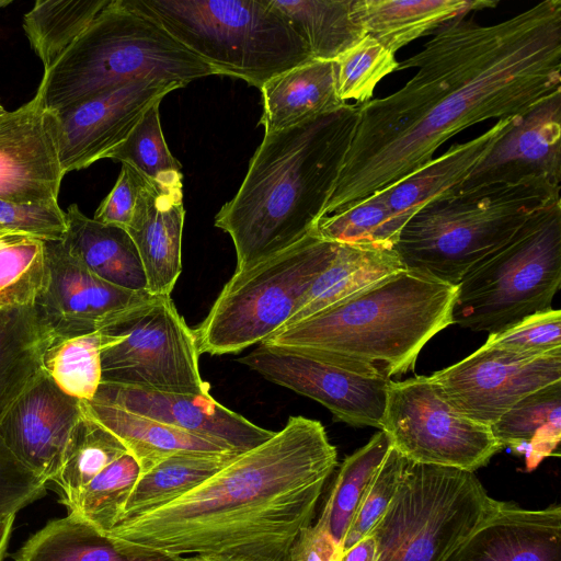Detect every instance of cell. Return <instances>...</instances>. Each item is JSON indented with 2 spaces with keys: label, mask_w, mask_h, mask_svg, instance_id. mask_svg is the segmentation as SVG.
Wrapping results in <instances>:
<instances>
[{
  "label": "cell",
  "mask_w": 561,
  "mask_h": 561,
  "mask_svg": "<svg viewBox=\"0 0 561 561\" xmlns=\"http://www.w3.org/2000/svg\"><path fill=\"white\" fill-rule=\"evenodd\" d=\"M466 16L443 24L419 53L399 61L398 70L417 68L401 89L355 104L322 217L413 174L459 131L522 117L561 91V0L493 25Z\"/></svg>",
  "instance_id": "1"
},
{
  "label": "cell",
  "mask_w": 561,
  "mask_h": 561,
  "mask_svg": "<svg viewBox=\"0 0 561 561\" xmlns=\"http://www.w3.org/2000/svg\"><path fill=\"white\" fill-rule=\"evenodd\" d=\"M337 465L324 426L301 415L183 496L115 525L111 537L173 556L282 561L311 524Z\"/></svg>",
  "instance_id": "2"
},
{
  "label": "cell",
  "mask_w": 561,
  "mask_h": 561,
  "mask_svg": "<svg viewBox=\"0 0 561 561\" xmlns=\"http://www.w3.org/2000/svg\"><path fill=\"white\" fill-rule=\"evenodd\" d=\"M355 104L264 134L237 194L215 217L241 271L309 234L322 211L354 122Z\"/></svg>",
  "instance_id": "3"
},
{
  "label": "cell",
  "mask_w": 561,
  "mask_h": 561,
  "mask_svg": "<svg viewBox=\"0 0 561 561\" xmlns=\"http://www.w3.org/2000/svg\"><path fill=\"white\" fill-rule=\"evenodd\" d=\"M456 290L402 268L261 343L364 377L392 380L413 369L425 344L453 324Z\"/></svg>",
  "instance_id": "4"
},
{
  "label": "cell",
  "mask_w": 561,
  "mask_h": 561,
  "mask_svg": "<svg viewBox=\"0 0 561 561\" xmlns=\"http://www.w3.org/2000/svg\"><path fill=\"white\" fill-rule=\"evenodd\" d=\"M542 181L455 188L420 208L393 248L405 270L457 286L530 219L561 203Z\"/></svg>",
  "instance_id": "5"
},
{
  "label": "cell",
  "mask_w": 561,
  "mask_h": 561,
  "mask_svg": "<svg viewBox=\"0 0 561 561\" xmlns=\"http://www.w3.org/2000/svg\"><path fill=\"white\" fill-rule=\"evenodd\" d=\"M216 75L131 0H110L87 30L44 71L36 95L59 111L130 81L187 84Z\"/></svg>",
  "instance_id": "6"
},
{
  "label": "cell",
  "mask_w": 561,
  "mask_h": 561,
  "mask_svg": "<svg viewBox=\"0 0 561 561\" xmlns=\"http://www.w3.org/2000/svg\"><path fill=\"white\" fill-rule=\"evenodd\" d=\"M216 75L261 88L312 59L270 0H131Z\"/></svg>",
  "instance_id": "7"
},
{
  "label": "cell",
  "mask_w": 561,
  "mask_h": 561,
  "mask_svg": "<svg viewBox=\"0 0 561 561\" xmlns=\"http://www.w3.org/2000/svg\"><path fill=\"white\" fill-rule=\"evenodd\" d=\"M561 285V203L530 219L457 285L453 324L496 333L552 308Z\"/></svg>",
  "instance_id": "8"
},
{
  "label": "cell",
  "mask_w": 561,
  "mask_h": 561,
  "mask_svg": "<svg viewBox=\"0 0 561 561\" xmlns=\"http://www.w3.org/2000/svg\"><path fill=\"white\" fill-rule=\"evenodd\" d=\"M337 244L311 231L289 248L236 271L193 330L199 354H236L285 327Z\"/></svg>",
  "instance_id": "9"
},
{
  "label": "cell",
  "mask_w": 561,
  "mask_h": 561,
  "mask_svg": "<svg viewBox=\"0 0 561 561\" xmlns=\"http://www.w3.org/2000/svg\"><path fill=\"white\" fill-rule=\"evenodd\" d=\"M497 502L474 472L408 460L388 510L369 534L376 561H445Z\"/></svg>",
  "instance_id": "10"
},
{
  "label": "cell",
  "mask_w": 561,
  "mask_h": 561,
  "mask_svg": "<svg viewBox=\"0 0 561 561\" xmlns=\"http://www.w3.org/2000/svg\"><path fill=\"white\" fill-rule=\"evenodd\" d=\"M100 332L101 382L209 394L195 334L171 296H152Z\"/></svg>",
  "instance_id": "11"
},
{
  "label": "cell",
  "mask_w": 561,
  "mask_h": 561,
  "mask_svg": "<svg viewBox=\"0 0 561 561\" xmlns=\"http://www.w3.org/2000/svg\"><path fill=\"white\" fill-rule=\"evenodd\" d=\"M379 430L412 462L470 472L503 449L489 425L456 411L426 376L389 381Z\"/></svg>",
  "instance_id": "12"
},
{
  "label": "cell",
  "mask_w": 561,
  "mask_h": 561,
  "mask_svg": "<svg viewBox=\"0 0 561 561\" xmlns=\"http://www.w3.org/2000/svg\"><path fill=\"white\" fill-rule=\"evenodd\" d=\"M428 379L456 411L491 426L526 396L561 380V353L527 355L483 344Z\"/></svg>",
  "instance_id": "13"
},
{
  "label": "cell",
  "mask_w": 561,
  "mask_h": 561,
  "mask_svg": "<svg viewBox=\"0 0 561 561\" xmlns=\"http://www.w3.org/2000/svg\"><path fill=\"white\" fill-rule=\"evenodd\" d=\"M238 362L266 380L321 403L337 421L380 428L390 380L356 375L263 343Z\"/></svg>",
  "instance_id": "14"
},
{
  "label": "cell",
  "mask_w": 561,
  "mask_h": 561,
  "mask_svg": "<svg viewBox=\"0 0 561 561\" xmlns=\"http://www.w3.org/2000/svg\"><path fill=\"white\" fill-rule=\"evenodd\" d=\"M183 87L176 81L144 78L55 111L62 173L107 158L151 105Z\"/></svg>",
  "instance_id": "15"
},
{
  "label": "cell",
  "mask_w": 561,
  "mask_h": 561,
  "mask_svg": "<svg viewBox=\"0 0 561 561\" xmlns=\"http://www.w3.org/2000/svg\"><path fill=\"white\" fill-rule=\"evenodd\" d=\"M45 245L48 283L35 307L55 339L102 331L152 297L100 278L62 241H45Z\"/></svg>",
  "instance_id": "16"
},
{
  "label": "cell",
  "mask_w": 561,
  "mask_h": 561,
  "mask_svg": "<svg viewBox=\"0 0 561 561\" xmlns=\"http://www.w3.org/2000/svg\"><path fill=\"white\" fill-rule=\"evenodd\" d=\"M64 173L58 157V122L38 96L0 114V201H57Z\"/></svg>",
  "instance_id": "17"
},
{
  "label": "cell",
  "mask_w": 561,
  "mask_h": 561,
  "mask_svg": "<svg viewBox=\"0 0 561 561\" xmlns=\"http://www.w3.org/2000/svg\"><path fill=\"white\" fill-rule=\"evenodd\" d=\"M93 399L211 440L239 454L261 445L274 434L222 405L210 394L164 392L101 382Z\"/></svg>",
  "instance_id": "18"
},
{
  "label": "cell",
  "mask_w": 561,
  "mask_h": 561,
  "mask_svg": "<svg viewBox=\"0 0 561 561\" xmlns=\"http://www.w3.org/2000/svg\"><path fill=\"white\" fill-rule=\"evenodd\" d=\"M82 416V401L61 391L43 371L4 415L0 435L13 456L48 483Z\"/></svg>",
  "instance_id": "19"
},
{
  "label": "cell",
  "mask_w": 561,
  "mask_h": 561,
  "mask_svg": "<svg viewBox=\"0 0 561 561\" xmlns=\"http://www.w3.org/2000/svg\"><path fill=\"white\" fill-rule=\"evenodd\" d=\"M533 180L561 188V91L518 117L456 188Z\"/></svg>",
  "instance_id": "20"
},
{
  "label": "cell",
  "mask_w": 561,
  "mask_h": 561,
  "mask_svg": "<svg viewBox=\"0 0 561 561\" xmlns=\"http://www.w3.org/2000/svg\"><path fill=\"white\" fill-rule=\"evenodd\" d=\"M184 217L182 176L148 180L125 230L136 247L151 296H171L181 275Z\"/></svg>",
  "instance_id": "21"
},
{
  "label": "cell",
  "mask_w": 561,
  "mask_h": 561,
  "mask_svg": "<svg viewBox=\"0 0 561 561\" xmlns=\"http://www.w3.org/2000/svg\"><path fill=\"white\" fill-rule=\"evenodd\" d=\"M445 561H561V507L497 502Z\"/></svg>",
  "instance_id": "22"
},
{
  "label": "cell",
  "mask_w": 561,
  "mask_h": 561,
  "mask_svg": "<svg viewBox=\"0 0 561 561\" xmlns=\"http://www.w3.org/2000/svg\"><path fill=\"white\" fill-rule=\"evenodd\" d=\"M517 118L499 119L480 136L451 145L413 174L377 193L396 216L408 222L420 208L462 183Z\"/></svg>",
  "instance_id": "23"
},
{
  "label": "cell",
  "mask_w": 561,
  "mask_h": 561,
  "mask_svg": "<svg viewBox=\"0 0 561 561\" xmlns=\"http://www.w3.org/2000/svg\"><path fill=\"white\" fill-rule=\"evenodd\" d=\"M265 134L277 133L334 113L347 103L339 99L333 61L311 59L284 71L261 88Z\"/></svg>",
  "instance_id": "24"
},
{
  "label": "cell",
  "mask_w": 561,
  "mask_h": 561,
  "mask_svg": "<svg viewBox=\"0 0 561 561\" xmlns=\"http://www.w3.org/2000/svg\"><path fill=\"white\" fill-rule=\"evenodd\" d=\"M497 4V0H353L352 12L366 35L396 54L459 15Z\"/></svg>",
  "instance_id": "25"
},
{
  "label": "cell",
  "mask_w": 561,
  "mask_h": 561,
  "mask_svg": "<svg viewBox=\"0 0 561 561\" xmlns=\"http://www.w3.org/2000/svg\"><path fill=\"white\" fill-rule=\"evenodd\" d=\"M66 218L61 241L89 271L115 286L147 291L138 252L125 229L87 217L76 204L68 207Z\"/></svg>",
  "instance_id": "26"
},
{
  "label": "cell",
  "mask_w": 561,
  "mask_h": 561,
  "mask_svg": "<svg viewBox=\"0 0 561 561\" xmlns=\"http://www.w3.org/2000/svg\"><path fill=\"white\" fill-rule=\"evenodd\" d=\"M129 546L70 515L46 524L13 554L14 561H174Z\"/></svg>",
  "instance_id": "27"
},
{
  "label": "cell",
  "mask_w": 561,
  "mask_h": 561,
  "mask_svg": "<svg viewBox=\"0 0 561 561\" xmlns=\"http://www.w3.org/2000/svg\"><path fill=\"white\" fill-rule=\"evenodd\" d=\"M82 407L91 419L122 442L137 461L140 474L176 453L230 451L211 440L117 405L92 399L91 401H82Z\"/></svg>",
  "instance_id": "28"
},
{
  "label": "cell",
  "mask_w": 561,
  "mask_h": 561,
  "mask_svg": "<svg viewBox=\"0 0 561 561\" xmlns=\"http://www.w3.org/2000/svg\"><path fill=\"white\" fill-rule=\"evenodd\" d=\"M54 339L36 307L0 310V422L44 371Z\"/></svg>",
  "instance_id": "29"
},
{
  "label": "cell",
  "mask_w": 561,
  "mask_h": 561,
  "mask_svg": "<svg viewBox=\"0 0 561 561\" xmlns=\"http://www.w3.org/2000/svg\"><path fill=\"white\" fill-rule=\"evenodd\" d=\"M402 268L394 250L339 243L332 261L309 287L286 325L301 321Z\"/></svg>",
  "instance_id": "30"
},
{
  "label": "cell",
  "mask_w": 561,
  "mask_h": 561,
  "mask_svg": "<svg viewBox=\"0 0 561 561\" xmlns=\"http://www.w3.org/2000/svg\"><path fill=\"white\" fill-rule=\"evenodd\" d=\"M490 427L503 448L523 455L534 470L561 439V380L526 396Z\"/></svg>",
  "instance_id": "31"
},
{
  "label": "cell",
  "mask_w": 561,
  "mask_h": 561,
  "mask_svg": "<svg viewBox=\"0 0 561 561\" xmlns=\"http://www.w3.org/2000/svg\"><path fill=\"white\" fill-rule=\"evenodd\" d=\"M238 455L239 453L233 451H181L169 456L139 476L125 502L118 523L183 496L230 463Z\"/></svg>",
  "instance_id": "32"
},
{
  "label": "cell",
  "mask_w": 561,
  "mask_h": 561,
  "mask_svg": "<svg viewBox=\"0 0 561 561\" xmlns=\"http://www.w3.org/2000/svg\"><path fill=\"white\" fill-rule=\"evenodd\" d=\"M306 43L312 59L335 60L366 36L353 0H270Z\"/></svg>",
  "instance_id": "33"
},
{
  "label": "cell",
  "mask_w": 561,
  "mask_h": 561,
  "mask_svg": "<svg viewBox=\"0 0 561 561\" xmlns=\"http://www.w3.org/2000/svg\"><path fill=\"white\" fill-rule=\"evenodd\" d=\"M390 447L388 435L379 431L342 462L317 520L328 531L337 550Z\"/></svg>",
  "instance_id": "34"
},
{
  "label": "cell",
  "mask_w": 561,
  "mask_h": 561,
  "mask_svg": "<svg viewBox=\"0 0 561 561\" xmlns=\"http://www.w3.org/2000/svg\"><path fill=\"white\" fill-rule=\"evenodd\" d=\"M110 0H37L23 18L32 49L49 69L87 30Z\"/></svg>",
  "instance_id": "35"
},
{
  "label": "cell",
  "mask_w": 561,
  "mask_h": 561,
  "mask_svg": "<svg viewBox=\"0 0 561 561\" xmlns=\"http://www.w3.org/2000/svg\"><path fill=\"white\" fill-rule=\"evenodd\" d=\"M83 409V407H82ZM128 453L122 442L84 411L64 451L55 483L67 505L76 494L111 462Z\"/></svg>",
  "instance_id": "36"
},
{
  "label": "cell",
  "mask_w": 561,
  "mask_h": 561,
  "mask_svg": "<svg viewBox=\"0 0 561 561\" xmlns=\"http://www.w3.org/2000/svg\"><path fill=\"white\" fill-rule=\"evenodd\" d=\"M48 274L44 240L21 234L0 237V310L35 307Z\"/></svg>",
  "instance_id": "37"
},
{
  "label": "cell",
  "mask_w": 561,
  "mask_h": 561,
  "mask_svg": "<svg viewBox=\"0 0 561 561\" xmlns=\"http://www.w3.org/2000/svg\"><path fill=\"white\" fill-rule=\"evenodd\" d=\"M405 224L376 193L341 213L320 218L312 231L331 242L393 250Z\"/></svg>",
  "instance_id": "38"
},
{
  "label": "cell",
  "mask_w": 561,
  "mask_h": 561,
  "mask_svg": "<svg viewBox=\"0 0 561 561\" xmlns=\"http://www.w3.org/2000/svg\"><path fill=\"white\" fill-rule=\"evenodd\" d=\"M139 476L140 468L134 457L129 453L122 455L79 490L66 505L68 515L110 533L118 523Z\"/></svg>",
  "instance_id": "39"
},
{
  "label": "cell",
  "mask_w": 561,
  "mask_h": 561,
  "mask_svg": "<svg viewBox=\"0 0 561 561\" xmlns=\"http://www.w3.org/2000/svg\"><path fill=\"white\" fill-rule=\"evenodd\" d=\"M43 369L68 396L91 401L102 381L101 332L54 339L44 353Z\"/></svg>",
  "instance_id": "40"
},
{
  "label": "cell",
  "mask_w": 561,
  "mask_h": 561,
  "mask_svg": "<svg viewBox=\"0 0 561 561\" xmlns=\"http://www.w3.org/2000/svg\"><path fill=\"white\" fill-rule=\"evenodd\" d=\"M160 103L151 105L131 129L127 138L107 158L127 163L151 181L163 182L182 176L181 163L165 142Z\"/></svg>",
  "instance_id": "41"
},
{
  "label": "cell",
  "mask_w": 561,
  "mask_h": 561,
  "mask_svg": "<svg viewBox=\"0 0 561 561\" xmlns=\"http://www.w3.org/2000/svg\"><path fill=\"white\" fill-rule=\"evenodd\" d=\"M333 64L339 99L346 103L352 99L356 104L371 100L377 84L399 67L394 54L369 35L341 54Z\"/></svg>",
  "instance_id": "42"
},
{
  "label": "cell",
  "mask_w": 561,
  "mask_h": 561,
  "mask_svg": "<svg viewBox=\"0 0 561 561\" xmlns=\"http://www.w3.org/2000/svg\"><path fill=\"white\" fill-rule=\"evenodd\" d=\"M407 463L408 459L391 446L371 480L343 540L339 545V554L373 531L388 510Z\"/></svg>",
  "instance_id": "43"
},
{
  "label": "cell",
  "mask_w": 561,
  "mask_h": 561,
  "mask_svg": "<svg viewBox=\"0 0 561 561\" xmlns=\"http://www.w3.org/2000/svg\"><path fill=\"white\" fill-rule=\"evenodd\" d=\"M485 345L527 355L561 353V311L549 309L489 334Z\"/></svg>",
  "instance_id": "44"
},
{
  "label": "cell",
  "mask_w": 561,
  "mask_h": 561,
  "mask_svg": "<svg viewBox=\"0 0 561 561\" xmlns=\"http://www.w3.org/2000/svg\"><path fill=\"white\" fill-rule=\"evenodd\" d=\"M67 231L66 213L57 201L13 203L0 201V233L21 234L44 241H61Z\"/></svg>",
  "instance_id": "45"
},
{
  "label": "cell",
  "mask_w": 561,
  "mask_h": 561,
  "mask_svg": "<svg viewBox=\"0 0 561 561\" xmlns=\"http://www.w3.org/2000/svg\"><path fill=\"white\" fill-rule=\"evenodd\" d=\"M46 485L13 456L0 435V520L15 517L20 510L42 497Z\"/></svg>",
  "instance_id": "46"
},
{
  "label": "cell",
  "mask_w": 561,
  "mask_h": 561,
  "mask_svg": "<svg viewBox=\"0 0 561 561\" xmlns=\"http://www.w3.org/2000/svg\"><path fill=\"white\" fill-rule=\"evenodd\" d=\"M148 180L131 165L122 163L112 191L98 207L93 219L103 225L126 229L131 220L138 195Z\"/></svg>",
  "instance_id": "47"
},
{
  "label": "cell",
  "mask_w": 561,
  "mask_h": 561,
  "mask_svg": "<svg viewBox=\"0 0 561 561\" xmlns=\"http://www.w3.org/2000/svg\"><path fill=\"white\" fill-rule=\"evenodd\" d=\"M337 546L317 522L300 530L282 561H336Z\"/></svg>",
  "instance_id": "48"
},
{
  "label": "cell",
  "mask_w": 561,
  "mask_h": 561,
  "mask_svg": "<svg viewBox=\"0 0 561 561\" xmlns=\"http://www.w3.org/2000/svg\"><path fill=\"white\" fill-rule=\"evenodd\" d=\"M376 540L373 535H368L340 553L336 561H376Z\"/></svg>",
  "instance_id": "49"
},
{
  "label": "cell",
  "mask_w": 561,
  "mask_h": 561,
  "mask_svg": "<svg viewBox=\"0 0 561 561\" xmlns=\"http://www.w3.org/2000/svg\"><path fill=\"white\" fill-rule=\"evenodd\" d=\"M14 518L15 517H10L0 520V561H2L5 556Z\"/></svg>",
  "instance_id": "50"
},
{
  "label": "cell",
  "mask_w": 561,
  "mask_h": 561,
  "mask_svg": "<svg viewBox=\"0 0 561 561\" xmlns=\"http://www.w3.org/2000/svg\"><path fill=\"white\" fill-rule=\"evenodd\" d=\"M174 561H240V560L221 557V556L192 554V556L176 557Z\"/></svg>",
  "instance_id": "51"
},
{
  "label": "cell",
  "mask_w": 561,
  "mask_h": 561,
  "mask_svg": "<svg viewBox=\"0 0 561 561\" xmlns=\"http://www.w3.org/2000/svg\"><path fill=\"white\" fill-rule=\"evenodd\" d=\"M11 3H12L11 0H0V9L5 8Z\"/></svg>",
  "instance_id": "52"
},
{
  "label": "cell",
  "mask_w": 561,
  "mask_h": 561,
  "mask_svg": "<svg viewBox=\"0 0 561 561\" xmlns=\"http://www.w3.org/2000/svg\"><path fill=\"white\" fill-rule=\"evenodd\" d=\"M5 110L3 108V106L0 104V114L4 113Z\"/></svg>",
  "instance_id": "53"
},
{
  "label": "cell",
  "mask_w": 561,
  "mask_h": 561,
  "mask_svg": "<svg viewBox=\"0 0 561 561\" xmlns=\"http://www.w3.org/2000/svg\"><path fill=\"white\" fill-rule=\"evenodd\" d=\"M1 236H5V234L0 233V237H1Z\"/></svg>",
  "instance_id": "54"
}]
</instances>
